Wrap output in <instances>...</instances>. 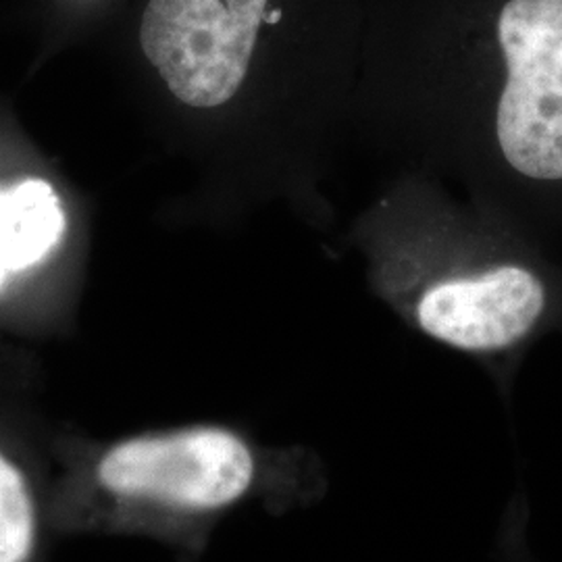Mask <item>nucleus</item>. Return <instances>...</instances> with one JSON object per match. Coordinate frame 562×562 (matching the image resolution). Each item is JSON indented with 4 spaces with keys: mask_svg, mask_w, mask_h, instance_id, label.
I'll list each match as a JSON object with an SVG mask.
<instances>
[{
    "mask_svg": "<svg viewBox=\"0 0 562 562\" xmlns=\"http://www.w3.org/2000/svg\"><path fill=\"white\" fill-rule=\"evenodd\" d=\"M383 294L427 340L464 355L508 398L529 350L562 334V262L513 223L419 176L392 204Z\"/></svg>",
    "mask_w": 562,
    "mask_h": 562,
    "instance_id": "nucleus-2",
    "label": "nucleus"
},
{
    "mask_svg": "<svg viewBox=\"0 0 562 562\" xmlns=\"http://www.w3.org/2000/svg\"><path fill=\"white\" fill-rule=\"evenodd\" d=\"M271 0H148L142 53L183 104L215 109L246 80L262 25H276Z\"/></svg>",
    "mask_w": 562,
    "mask_h": 562,
    "instance_id": "nucleus-3",
    "label": "nucleus"
},
{
    "mask_svg": "<svg viewBox=\"0 0 562 562\" xmlns=\"http://www.w3.org/2000/svg\"><path fill=\"white\" fill-rule=\"evenodd\" d=\"M0 440V562H36L41 503L30 471Z\"/></svg>",
    "mask_w": 562,
    "mask_h": 562,
    "instance_id": "nucleus-5",
    "label": "nucleus"
},
{
    "mask_svg": "<svg viewBox=\"0 0 562 562\" xmlns=\"http://www.w3.org/2000/svg\"><path fill=\"white\" fill-rule=\"evenodd\" d=\"M15 241V271L41 262L60 240L65 215L59 196L44 180H27L7 192Z\"/></svg>",
    "mask_w": 562,
    "mask_h": 562,
    "instance_id": "nucleus-6",
    "label": "nucleus"
},
{
    "mask_svg": "<svg viewBox=\"0 0 562 562\" xmlns=\"http://www.w3.org/2000/svg\"><path fill=\"white\" fill-rule=\"evenodd\" d=\"M102 485L120 496L183 510L240 501L255 480V457L232 431L196 427L113 446L99 464Z\"/></svg>",
    "mask_w": 562,
    "mask_h": 562,
    "instance_id": "nucleus-4",
    "label": "nucleus"
},
{
    "mask_svg": "<svg viewBox=\"0 0 562 562\" xmlns=\"http://www.w3.org/2000/svg\"><path fill=\"white\" fill-rule=\"evenodd\" d=\"M529 525V506L527 496L517 492L515 498L504 510L501 533H498V561L501 562H538L529 550L527 540Z\"/></svg>",
    "mask_w": 562,
    "mask_h": 562,
    "instance_id": "nucleus-7",
    "label": "nucleus"
},
{
    "mask_svg": "<svg viewBox=\"0 0 562 562\" xmlns=\"http://www.w3.org/2000/svg\"><path fill=\"white\" fill-rule=\"evenodd\" d=\"M15 271V241H13V227L7 209V194L0 192V288L7 278Z\"/></svg>",
    "mask_w": 562,
    "mask_h": 562,
    "instance_id": "nucleus-8",
    "label": "nucleus"
},
{
    "mask_svg": "<svg viewBox=\"0 0 562 562\" xmlns=\"http://www.w3.org/2000/svg\"><path fill=\"white\" fill-rule=\"evenodd\" d=\"M427 171L527 236L562 238V0H501L427 76Z\"/></svg>",
    "mask_w": 562,
    "mask_h": 562,
    "instance_id": "nucleus-1",
    "label": "nucleus"
}]
</instances>
